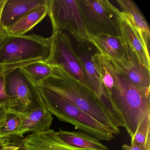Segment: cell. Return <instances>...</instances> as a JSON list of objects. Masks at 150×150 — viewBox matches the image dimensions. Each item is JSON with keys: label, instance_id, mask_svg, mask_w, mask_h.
I'll return each mask as SVG.
<instances>
[{"label": "cell", "instance_id": "cell-1", "mask_svg": "<svg viewBox=\"0 0 150 150\" xmlns=\"http://www.w3.org/2000/svg\"><path fill=\"white\" fill-rule=\"evenodd\" d=\"M93 60L109 101L120 113L124 127L132 138L150 113V88L132 83L103 54H94Z\"/></svg>", "mask_w": 150, "mask_h": 150}, {"label": "cell", "instance_id": "cell-2", "mask_svg": "<svg viewBox=\"0 0 150 150\" xmlns=\"http://www.w3.org/2000/svg\"><path fill=\"white\" fill-rule=\"evenodd\" d=\"M57 67L56 77L45 79L38 85L64 97L108 128L114 135L120 133L119 127L113 123L101 100L63 69Z\"/></svg>", "mask_w": 150, "mask_h": 150}, {"label": "cell", "instance_id": "cell-3", "mask_svg": "<svg viewBox=\"0 0 150 150\" xmlns=\"http://www.w3.org/2000/svg\"><path fill=\"white\" fill-rule=\"evenodd\" d=\"M35 86L45 107L59 120L71 124L76 129L99 140L110 141L114 139V134L108 128L69 101L40 85Z\"/></svg>", "mask_w": 150, "mask_h": 150}, {"label": "cell", "instance_id": "cell-4", "mask_svg": "<svg viewBox=\"0 0 150 150\" xmlns=\"http://www.w3.org/2000/svg\"><path fill=\"white\" fill-rule=\"evenodd\" d=\"M52 41V36L45 38L34 34L8 36L0 42V64L45 61L50 55Z\"/></svg>", "mask_w": 150, "mask_h": 150}, {"label": "cell", "instance_id": "cell-5", "mask_svg": "<svg viewBox=\"0 0 150 150\" xmlns=\"http://www.w3.org/2000/svg\"><path fill=\"white\" fill-rule=\"evenodd\" d=\"M88 34L121 36L120 13L108 0H76Z\"/></svg>", "mask_w": 150, "mask_h": 150}, {"label": "cell", "instance_id": "cell-6", "mask_svg": "<svg viewBox=\"0 0 150 150\" xmlns=\"http://www.w3.org/2000/svg\"><path fill=\"white\" fill-rule=\"evenodd\" d=\"M47 6L53 31L65 30L78 42L90 43L76 0H47Z\"/></svg>", "mask_w": 150, "mask_h": 150}, {"label": "cell", "instance_id": "cell-7", "mask_svg": "<svg viewBox=\"0 0 150 150\" xmlns=\"http://www.w3.org/2000/svg\"><path fill=\"white\" fill-rule=\"evenodd\" d=\"M5 82L10 100L8 111L25 114L44 105L35 86L19 68L6 74Z\"/></svg>", "mask_w": 150, "mask_h": 150}, {"label": "cell", "instance_id": "cell-8", "mask_svg": "<svg viewBox=\"0 0 150 150\" xmlns=\"http://www.w3.org/2000/svg\"><path fill=\"white\" fill-rule=\"evenodd\" d=\"M52 38L50 55L44 62L62 68L88 88L81 66L69 36L66 33L57 30L53 31Z\"/></svg>", "mask_w": 150, "mask_h": 150}, {"label": "cell", "instance_id": "cell-9", "mask_svg": "<svg viewBox=\"0 0 150 150\" xmlns=\"http://www.w3.org/2000/svg\"><path fill=\"white\" fill-rule=\"evenodd\" d=\"M108 58L115 68L132 83L143 88H150V71L139 62L135 53L126 45L120 59Z\"/></svg>", "mask_w": 150, "mask_h": 150}, {"label": "cell", "instance_id": "cell-10", "mask_svg": "<svg viewBox=\"0 0 150 150\" xmlns=\"http://www.w3.org/2000/svg\"><path fill=\"white\" fill-rule=\"evenodd\" d=\"M119 15L120 34L125 44L135 53L139 62L150 71L149 50L128 16L121 11Z\"/></svg>", "mask_w": 150, "mask_h": 150}, {"label": "cell", "instance_id": "cell-11", "mask_svg": "<svg viewBox=\"0 0 150 150\" xmlns=\"http://www.w3.org/2000/svg\"><path fill=\"white\" fill-rule=\"evenodd\" d=\"M21 145L26 150H86L65 143L50 129L28 135L22 140Z\"/></svg>", "mask_w": 150, "mask_h": 150}, {"label": "cell", "instance_id": "cell-12", "mask_svg": "<svg viewBox=\"0 0 150 150\" xmlns=\"http://www.w3.org/2000/svg\"><path fill=\"white\" fill-rule=\"evenodd\" d=\"M47 3V0H7L2 9L1 23L8 28L30 12Z\"/></svg>", "mask_w": 150, "mask_h": 150}, {"label": "cell", "instance_id": "cell-13", "mask_svg": "<svg viewBox=\"0 0 150 150\" xmlns=\"http://www.w3.org/2000/svg\"><path fill=\"white\" fill-rule=\"evenodd\" d=\"M17 115L21 117V124L17 136L21 137L30 132L35 133L48 130L53 121L52 115L44 105L30 112Z\"/></svg>", "mask_w": 150, "mask_h": 150}, {"label": "cell", "instance_id": "cell-14", "mask_svg": "<svg viewBox=\"0 0 150 150\" xmlns=\"http://www.w3.org/2000/svg\"><path fill=\"white\" fill-rule=\"evenodd\" d=\"M121 12L124 13L138 31L144 44L149 50L150 30L147 22L137 4L132 0H116Z\"/></svg>", "mask_w": 150, "mask_h": 150}, {"label": "cell", "instance_id": "cell-15", "mask_svg": "<svg viewBox=\"0 0 150 150\" xmlns=\"http://www.w3.org/2000/svg\"><path fill=\"white\" fill-rule=\"evenodd\" d=\"M56 133L61 140L74 147L86 150H110L99 139L84 132L59 129Z\"/></svg>", "mask_w": 150, "mask_h": 150}, {"label": "cell", "instance_id": "cell-16", "mask_svg": "<svg viewBox=\"0 0 150 150\" xmlns=\"http://www.w3.org/2000/svg\"><path fill=\"white\" fill-rule=\"evenodd\" d=\"M91 42L100 54L109 58L120 59L123 54L125 44L121 36L89 34Z\"/></svg>", "mask_w": 150, "mask_h": 150}, {"label": "cell", "instance_id": "cell-17", "mask_svg": "<svg viewBox=\"0 0 150 150\" xmlns=\"http://www.w3.org/2000/svg\"><path fill=\"white\" fill-rule=\"evenodd\" d=\"M46 5L30 12L19 20L12 27L7 29L10 36H22L30 31L36 25L41 22L48 15Z\"/></svg>", "mask_w": 150, "mask_h": 150}, {"label": "cell", "instance_id": "cell-18", "mask_svg": "<svg viewBox=\"0 0 150 150\" xmlns=\"http://www.w3.org/2000/svg\"><path fill=\"white\" fill-rule=\"evenodd\" d=\"M19 69L35 86L45 79L55 78L57 74V66L43 61H36Z\"/></svg>", "mask_w": 150, "mask_h": 150}, {"label": "cell", "instance_id": "cell-19", "mask_svg": "<svg viewBox=\"0 0 150 150\" xmlns=\"http://www.w3.org/2000/svg\"><path fill=\"white\" fill-rule=\"evenodd\" d=\"M21 124V117L17 114L11 111H8L6 115L5 123L0 129V136L1 138L17 136Z\"/></svg>", "mask_w": 150, "mask_h": 150}, {"label": "cell", "instance_id": "cell-20", "mask_svg": "<svg viewBox=\"0 0 150 150\" xmlns=\"http://www.w3.org/2000/svg\"><path fill=\"white\" fill-rule=\"evenodd\" d=\"M150 113L146 115L133 137L131 144L142 145L150 147Z\"/></svg>", "mask_w": 150, "mask_h": 150}, {"label": "cell", "instance_id": "cell-21", "mask_svg": "<svg viewBox=\"0 0 150 150\" xmlns=\"http://www.w3.org/2000/svg\"><path fill=\"white\" fill-rule=\"evenodd\" d=\"M38 61L39 60H33L14 64H0V77L6 76L8 74L13 71L16 69L23 67L29 64Z\"/></svg>", "mask_w": 150, "mask_h": 150}, {"label": "cell", "instance_id": "cell-22", "mask_svg": "<svg viewBox=\"0 0 150 150\" xmlns=\"http://www.w3.org/2000/svg\"><path fill=\"white\" fill-rule=\"evenodd\" d=\"M10 104V98L6 89L5 76L0 77V107L8 109Z\"/></svg>", "mask_w": 150, "mask_h": 150}, {"label": "cell", "instance_id": "cell-23", "mask_svg": "<svg viewBox=\"0 0 150 150\" xmlns=\"http://www.w3.org/2000/svg\"><path fill=\"white\" fill-rule=\"evenodd\" d=\"M6 1L7 0H0V42L9 35L7 29L3 26L1 21L2 9Z\"/></svg>", "mask_w": 150, "mask_h": 150}, {"label": "cell", "instance_id": "cell-24", "mask_svg": "<svg viewBox=\"0 0 150 150\" xmlns=\"http://www.w3.org/2000/svg\"><path fill=\"white\" fill-rule=\"evenodd\" d=\"M122 148L123 150H150V147L137 144H131L130 145L124 144L122 146Z\"/></svg>", "mask_w": 150, "mask_h": 150}, {"label": "cell", "instance_id": "cell-25", "mask_svg": "<svg viewBox=\"0 0 150 150\" xmlns=\"http://www.w3.org/2000/svg\"><path fill=\"white\" fill-rule=\"evenodd\" d=\"M6 138L0 141V150H11L13 145L10 144Z\"/></svg>", "mask_w": 150, "mask_h": 150}, {"label": "cell", "instance_id": "cell-26", "mask_svg": "<svg viewBox=\"0 0 150 150\" xmlns=\"http://www.w3.org/2000/svg\"><path fill=\"white\" fill-rule=\"evenodd\" d=\"M8 109L5 107H0V120L3 118L8 113Z\"/></svg>", "mask_w": 150, "mask_h": 150}, {"label": "cell", "instance_id": "cell-27", "mask_svg": "<svg viewBox=\"0 0 150 150\" xmlns=\"http://www.w3.org/2000/svg\"><path fill=\"white\" fill-rule=\"evenodd\" d=\"M6 115L3 118H2L1 120H0V129H1V128L3 126V125H4V123H5V120H6ZM5 138H1V136H0V141L3 140Z\"/></svg>", "mask_w": 150, "mask_h": 150}, {"label": "cell", "instance_id": "cell-28", "mask_svg": "<svg viewBox=\"0 0 150 150\" xmlns=\"http://www.w3.org/2000/svg\"><path fill=\"white\" fill-rule=\"evenodd\" d=\"M11 150H26L21 146H16L15 145H13V147H12Z\"/></svg>", "mask_w": 150, "mask_h": 150}]
</instances>
